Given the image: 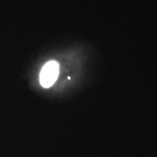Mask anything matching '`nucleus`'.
I'll return each mask as SVG.
<instances>
[{"instance_id":"1","label":"nucleus","mask_w":157,"mask_h":157,"mask_svg":"<svg viewBox=\"0 0 157 157\" xmlns=\"http://www.w3.org/2000/svg\"><path fill=\"white\" fill-rule=\"evenodd\" d=\"M60 74V64L56 60H50L45 63L40 71L39 80L40 85L48 89L54 85Z\"/></svg>"}]
</instances>
